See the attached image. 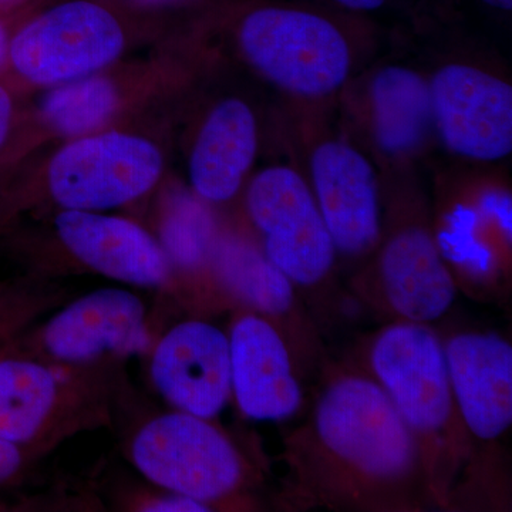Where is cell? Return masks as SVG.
<instances>
[{
    "label": "cell",
    "mask_w": 512,
    "mask_h": 512,
    "mask_svg": "<svg viewBox=\"0 0 512 512\" xmlns=\"http://www.w3.org/2000/svg\"><path fill=\"white\" fill-rule=\"evenodd\" d=\"M238 43L249 64L295 96L335 93L350 73V49L335 20L293 5H261L239 20Z\"/></svg>",
    "instance_id": "1"
},
{
    "label": "cell",
    "mask_w": 512,
    "mask_h": 512,
    "mask_svg": "<svg viewBox=\"0 0 512 512\" xmlns=\"http://www.w3.org/2000/svg\"><path fill=\"white\" fill-rule=\"evenodd\" d=\"M315 430L330 456L373 483H397L416 468V434L375 380L350 375L330 383Z\"/></svg>",
    "instance_id": "2"
},
{
    "label": "cell",
    "mask_w": 512,
    "mask_h": 512,
    "mask_svg": "<svg viewBox=\"0 0 512 512\" xmlns=\"http://www.w3.org/2000/svg\"><path fill=\"white\" fill-rule=\"evenodd\" d=\"M123 47V29L109 9L72 0L47 10L10 37L6 64L29 83H66L103 69Z\"/></svg>",
    "instance_id": "3"
},
{
    "label": "cell",
    "mask_w": 512,
    "mask_h": 512,
    "mask_svg": "<svg viewBox=\"0 0 512 512\" xmlns=\"http://www.w3.org/2000/svg\"><path fill=\"white\" fill-rule=\"evenodd\" d=\"M131 456L138 470L171 493L210 504L241 484V457L231 441L207 420L180 412L146 424Z\"/></svg>",
    "instance_id": "4"
},
{
    "label": "cell",
    "mask_w": 512,
    "mask_h": 512,
    "mask_svg": "<svg viewBox=\"0 0 512 512\" xmlns=\"http://www.w3.org/2000/svg\"><path fill=\"white\" fill-rule=\"evenodd\" d=\"M163 156L146 138L103 133L73 141L53 157L49 188L67 210L94 211L136 200L156 185Z\"/></svg>",
    "instance_id": "5"
},
{
    "label": "cell",
    "mask_w": 512,
    "mask_h": 512,
    "mask_svg": "<svg viewBox=\"0 0 512 512\" xmlns=\"http://www.w3.org/2000/svg\"><path fill=\"white\" fill-rule=\"evenodd\" d=\"M247 205L264 235L266 258L292 284L315 285L329 274L335 244L301 175L289 167L266 168L249 185Z\"/></svg>",
    "instance_id": "6"
},
{
    "label": "cell",
    "mask_w": 512,
    "mask_h": 512,
    "mask_svg": "<svg viewBox=\"0 0 512 512\" xmlns=\"http://www.w3.org/2000/svg\"><path fill=\"white\" fill-rule=\"evenodd\" d=\"M370 365L414 434L446 426L454 402L446 350L426 323L404 320L384 329L373 342Z\"/></svg>",
    "instance_id": "7"
},
{
    "label": "cell",
    "mask_w": 512,
    "mask_h": 512,
    "mask_svg": "<svg viewBox=\"0 0 512 512\" xmlns=\"http://www.w3.org/2000/svg\"><path fill=\"white\" fill-rule=\"evenodd\" d=\"M433 126L458 156L498 161L512 151V87L467 64H448L434 74Z\"/></svg>",
    "instance_id": "8"
},
{
    "label": "cell",
    "mask_w": 512,
    "mask_h": 512,
    "mask_svg": "<svg viewBox=\"0 0 512 512\" xmlns=\"http://www.w3.org/2000/svg\"><path fill=\"white\" fill-rule=\"evenodd\" d=\"M151 375L181 412L210 420L222 412L232 392L229 338L210 323H181L158 343Z\"/></svg>",
    "instance_id": "9"
},
{
    "label": "cell",
    "mask_w": 512,
    "mask_h": 512,
    "mask_svg": "<svg viewBox=\"0 0 512 512\" xmlns=\"http://www.w3.org/2000/svg\"><path fill=\"white\" fill-rule=\"evenodd\" d=\"M313 197L336 251L362 255L380 235V204L373 165L345 141H325L311 158Z\"/></svg>",
    "instance_id": "10"
},
{
    "label": "cell",
    "mask_w": 512,
    "mask_h": 512,
    "mask_svg": "<svg viewBox=\"0 0 512 512\" xmlns=\"http://www.w3.org/2000/svg\"><path fill=\"white\" fill-rule=\"evenodd\" d=\"M451 393L464 423L481 440H495L512 421V348L490 333H460L444 346Z\"/></svg>",
    "instance_id": "11"
},
{
    "label": "cell",
    "mask_w": 512,
    "mask_h": 512,
    "mask_svg": "<svg viewBox=\"0 0 512 512\" xmlns=\"http://www.w3.org/2000/svg\"><path fill=\"white\" fill-rule=\"evenodd\" d=\"M232 392L239 410L258 421L289 419L301 409L302 389L278 330L259 316H244L229 338Z\"/></svg>",
    "instance_id": "12"
},
{
    "label": "cell",
    "mask_w": 512,
    "mask_h": 512,
    "mask_svg": "<svg viewBox=\"0 0 512 512\" xmlns=\"http://www.w3.org/2000/svg\"><path fill=\"white\" fill-rule=\"evenodd\" d=\"M143 302L123 289H100L63 309L40 330V345L59 362L131 353L146 340Z\"/></svg>",
    "instance_id": "13"
},
{
    "label": "cell",
    "mask_w": 512,
    "mask_h": 512,
    "mask_svg": "<svg viewBox=\"0 0 512 512\" xmlns=\"http://www.w3.org/2000/svg\"><path fill=\"white\" fill-rule=\"evenodd\" d=\"M56 227L69 251L100 274L138 286L161 285L168 278L163 249L134 222L67 210L57 215Z\"/></svg>",
    "instance_id": "14"
},
{
    "label": "cell",
    "mask_w": 512,
    "mask_h": 512,
    "mask_svg": "<svg viewBox=\"0 0 512 512\" xmlns=\"http://www.w3.org/2000/svg\"><path fill=\"white\" fill-rule=\"evenodd\" d=\"M380 279L390 308L409 322L441 318L456 298L447 262L423 228L403 229L387 242L380 256Z\"/></svg>",
    "instance_id": "15"
},
{
    "label": "cell",
    "mask_w": 512,
    "mask_h": 512,
    "mask_svg": "<svg viewBox=\"0 0 512 512\" xmlns=\"http://www.w3.org/2000/svg\"><path fill=\"white\" fill-rule=\"evenodd\" d=\"M258 128L245 101L218 104L202 124L190 160L192 187L204 200H231L254 163Z\"/></svg>",
    "instance_id": "16"
},
{
    "label": "cell",
    "mask_w": 512,
    "mask_h": 512,
    "mask_svg": "<svg viewBox=\"0 0 512 512\" xmlns=\"http://www.w3.org/2000/svg\"><path fill=\"white\" fill-rule=\"evenodd\" d=\"M373 126L380 148L402 156L416 150L433 126L430 86L412 70L387 67L370 89Z\"/></svg>",
    "instance_id": "17"
},
{
    "label": "cell",
    "mask_w": 512,
    "mask_h": 512,
    "mask_svg": "<svg viewBox=\"0 0 512 512\" xmlns=\"http://www.w3.org/2000/svg\"><path fill=\"white\" fill-rule=\"evenodd\" d=\"M49 367L30 360H0V439L25 444L49 429L66 396Z\"/></svg>",
    "instance_id": "18"
},
{
    "label": "cell",
    "mask_w": 512,
    "mask_h": 512,
    "mask_svg": "<svg viewBox=\"0 0 512 512\" xmlns=\"http://www.w3.org/2000/svg\"><path fill=\"white\" fill-rule=\"evenodd\" d=\"M222 282L239 299L268 315H284L292 308L293 284L266 255L241 244L225 242L217 251Z\"/></svg>",
    "instance_id": "19"
},
{
    "label": "cell",
    "mask_w": 512,
    "mask_h": 512,
    "mask_svg": "<svg viewBox=\"0 0 512 512\" xmlns=\"http://www.w3.org/2000/svg\"><path fill=\"white\" fill-rule=\"evenodd\" d=\"M117 90L103 77L60 84L42 103L43 117L64 136H84L106 123L117 109Z\"/></svg>",
    "instance_id": "20"
},
{
    "label": "cell",
    "mask_w": 512,
    "mask_h": 512,
    "mask_svg": "<svg viewBox=\"0 0 512 512\" xmlns=\"http://www.w3.org/2000/svg\"><path fill=\"white\" fill-rule=\"evenodd\" d=\"M481 222L480 211L457 207L434 239L444 261H450L476 279L487 278L495 269L494 252L484 241Z\"/></svg>",
    "instance_id": "21"
},
{
    "label": "cell",
    "mask_w": 512,
    "mask_h": 512,
    "mask_svg": "<svg viewBox=\"0 0 512 512\" xmlns=\"http://www.w3.org/2000/svg\"><path fill=\"white\" fill-rule=\"evenodd\" d=\"M210 222L198 205L184 201L165 222V247L178 262L192 265L198 262L207 247Z\"/></svg>",
    "instance_id": "22"
},
{
    "label": "cell",
    "mask_w": 512,
    "mask_h": 512,
    "mask_svg": "<svg viewBox=\"0 0 512 512\" xmlns=\"http://www.w3.org/2000/svg\"><path fill=\"white\" fill-rule=\"evenodd\" d=\"M478 211L484 220L493 221L504 234V238L511 242L512 237V204L511 197L505 192L490 191L483 195Z\"/></svg>",
    "instance_id": "23"
},
{
    "label": "cell",
    "mask_w": 512,
    "mask_h": 512,
    "mask_svg": "<svg viewBox=\"0 0 512 512\" xmlns=\"http://www.w3.org/2000/svg\"><path fill=\"white\" fill-rule=\"evenodd\" d=\"M143 511H160V512H205L210 511L208 504L187 497V495L171 493L168 497L157 498L150 501L141 508Z\"/></svg>",
    "instance_id": "24"
},
{
    "label": "cell",
    "mask_w": 512,
    "mask_h": 512,
    "mask_svg": "<svg viewBox=\"0 0 512 512\" xmlns=\"http://www.w3.org/2000/svg\"><path fill=\"white\" fill-rule=\"evenodd\" d=\"M13 117H15V101L8 86L0 83V150L8 141L12 130Z\"/></svg>",
    "instance_id": "25"
},
{
    "label": "cell",
    "mask_w": 512,
    "mask_h": 512,
    "mask_svg": "<svg viewBox=\"0 0 512 512\" xmlns=\"http://www.w3.org/2000/svg\"><path fill=\"white\" fill-rule=\"evenodd\" d=\"M330 2L350 12H373L383 8L387 0H330Z\"/></svg>",
    "instance_id": "26"
},
{
    "label": "cell",
    "mask_w": 512,
    "mask_h": 512,
    "mask_svg": "<svg viewBox=\"0 0 512 512\" xmlns=\"http://www.w3.org/2000/svg\"><path fill=\"white\" fill-rule=\"evenodd\" d=\"M10 36L5 23L0 20V69L8 63Z\"/></svg>",
    "instance_id": "27"
},
{
    "label": "cell",
    "mask_w": 512,
    "mask_h": 512,
    "mask_svg": "<svg viewBox=\"0 0 512 512\" xmlns=\"http://www.w3.org/2000/svg\"><path fill=\"white\" fill-rule=\"evenodd\" d=\"M485 5L491 6V8L505 10L510 12L512 8V0H481Z\"/></svg>",
    "instance_id": "28"
},
{
    "label": "cell",
    "mask_w": 512,
    "mask_h": 512,
    "mask_svg": "<svg viewBox=\"0 0 512 512\" xmlns=\"http://www.w3.org/2000/svg\"><path fill=\"white\" fill-rule=\"evenodd\" d=\"M140 3H146V5H167V3L180 2V0H137Z\"/></svg>",
    "instance_id": "29"
}]
</instances>
